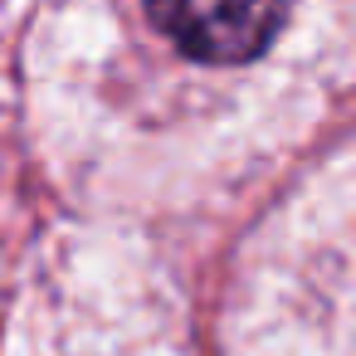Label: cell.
Segmentation results:
<instances>
[{
    "label": "cell",
    "mask_w": 356,
    "mask_h": 356,
    "mask_svg": "<svg viewBox=\"0 0 356 356\" xmlns=\"http://www.w3.org/2000/svg\"><path fill=\"white\" fill-rule=\"evenodd\" d=\"M147 10L152 25L200 64H249L283 25V0H147Z\"/></svg>",
    "instance_id": "obj_1"
}]
</instances>
